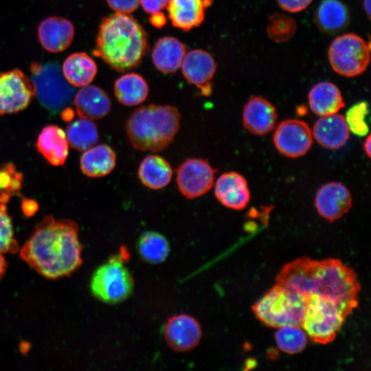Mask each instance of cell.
Returning a JSON list of instances; mask_svg holds the SVG:
<instances>
[{
	"label": "cell",
	"instance_id": "obj_1",
	"mask_svg": "<svg viewBox=\"0 0 371 371\" xmlns=\"http://www.w3.org/2000/svg\"><path fill=\"white\" fill-rule=\"evenodd\" d=\"M276 284L302 295L325 297L335 302L348 316L359 304L361 285L355 271L341 260L299 258L286 264Z\"/></svg>",
	"mask_w": 371,
	"mask_h": 371
},
{
	"label": "cell",
	"instance_id": "obj_2",
	"mask_svg": "<svg viewBox=\"0 0 371 371\" xmlns=\"http://www.w3.org/2000/svg\"><path fill=\"white\" fill-rule=\"evenodd\" d=\"M77 223L45 217L20 249L21 258L45 278L68 276L82 264V245Z\"/></svg>",
	"mask_w": 371,
	"mask_h": 371
},
{
	"label": "cell",
	"instance_id": "obj_3",
	"mask_svg": "<svg viewBox=\"0 0 371 371\" xmlns=\"http://www.w3.org/2000/svg\"><path fill=\"white\" fill-rule=\"evenodd\" d=\"M148 49L142 25L129 14L115 13L102 20L93 53L122 72L138 66Z\"/></svg>",
	"mask_w": 371,
	"mask_h": 371
},
{
	"label": "cell",
	"instance_id": "obj_4",
	"mask_svg": "<svg viewBox=\"0 0 371 371\" xmlns=\"http://www.w3.org/2000/svg\"><path fill=\"white\" fill-rule=\"evenodd\" d=\"M180 121L181 114L176 107L152 104L135 109L126 120L125 128L135 149L159 152L173 141Z\"/></svg>",
	"mask_w": 371,
	"mask_h": 371
},
{
	"label": "cell",
	"instance_id": "obj_5",
	"mask_svg": "<svg viewBox=\"0 0 371 371\" xmlns=\"http://www.w3.org/2000/svg\"><path fill=\"white\" fill-rule=\"evenodd\" d=\"M306 306L305 298L276 284L251 306L256 318L266 326L279 328L301 326Z\"/></svg>",
	"mask_w": 371,
	"mask_h": 371
},
{
	"label": "cell",
	"instance_id": "obj_6",
	"mask_svg": "<svg viewBox=\"0 0 371 371\" xmlns=\"http://www.w3.org/2000/svg\"><path fill=\"white\" fill-rule=\"evenodd\" d=\"M305 301L302 328L317 344L333 341L348 316L335 302L325 297L310 295Z\"/></svg>",
	"mask_w": 371,
	"mask_h": 371
},
{
	"label": "cell",
	"instance_id": "obj_7",
	"mask_svg": "<svg viewBox=\"0 0 371 371\" xmlns=\"http://www.w3.org/2000/svg\"><path fill=\"white\" fill-rule=\"evenodd\" d=\"M125 253L112 256L98 267L91 280L92 293L107 303H115L126 298L133 289L132 277L124 265Z\"/></svg>",
	"mask_w": 371,
	"mask_h": 371
},
{
	"label": "cell",
	"instance_id": "obj_8",
	"mask_svg": "<svg viewBox=\"0 0 371 371\" xmlns=\"http://www.w3.org/2000/svg\"><path fill=\"white\" fill-rule=\"evenodd\" d=\"M328 57L336 73L345 77H355L363 73L370 63V47L359 36L347 33L332 41Z\"/></svg>",
	"mask_w": 371,
	"mask_h": 371
},
{
	"label": "cell",
	"instance_id": "obj_9",
	"mask_svg": "<svg viewBox=\"0 0 371 371\" xmlns=\"http://www.w3.org/2000/svg\"><path fill=\"white\" fill-rule=\"evenodd\" d=\"M35 95L47 108L57 111L69 102L73 94L71 85L54 65L32 66Z\"/></svg>",
	"mask_w": 371,
	"mask_h": 371
},
{
	"label": "cell",
	"instance_id": "obj_10",
	"mask_svg": "<svg viewBox=\"0 0 371 371\" xmlns=\"http://www.w3.org/2000/svg\"><path fill=\"white\" fill-rule=\"evenodd\" d=\"M214 169L202 158H188L177 168L176 183L181 194L188 199L203 196L214 185Z\"/></svg>",
	"mask_w": 371,
	"mask_h": 371
},
{
	"label": "cell",
	"instance_id": "obj_11",
	"mask_svg": "<svg viewBox=\"0 0 371 371\" xmlns=\"http://www.w3.org/2000/svg\"><path fill=\"white\" fill-rule=\"evenodd\" d=\"M35 95L31 80L19 69L0 74V115L25 109Z\"/></svg>",
	"mask_w": 371,
	"mask_h": 371
},
{
	"label": "cell",
	"instance_id": "obj_12",
	"mask_svg": "<svg viewBox=\"0 0 371 371\" xmlns=\"http://www.w3.org/2000/svg\"><path fill=\"white\" fill-rule=\"evenodd\" d=\"M273 143L282 155L297 158L304 155L313 144V134L308 124L299 120L280 123L273 133Z\"/></svg>",
	"mask_w": 371,
	"mask_h": 371
},
{
	"label": "cell",
	"instance_id": "obj_13",
	"mask_svg": "<svg viewBox=\"0 0 371 371\" xmlns=\"http://www.w3.org/2000/svg\"><path fill=\"white\" fill-rule=\"evenodd\" d=\"M315 205L320 216L333 222L341 218L351 208V194L341 183H327L317 192Z\"/></svg>",
	"mask_w": 371,
	"mask_h": 371
},
{
	"label": "cell",
	"instance_id": "obj_14",
	"mask_svg": "<svg viewBox=\"0 0 371 371\" xmlns=\"http://www.w3.org/2000/svg\"><path fill=\"white\" fill-rule=\"evenodd\" d=\"M181 67L185 78L196 86L203 95H208L211 93L210 81L215 74L216 65L210 53L203 49H193L186 52Z\"/></svg>",
	"mask_w": 371,
	"mask_h": 371
},
{
	"label": "cell",
	"instance_id": "obj_15",
	"mask_svg": "<svg viewBox=\"0 0 371 371\" xmlns=\"http://www.w3.org/2000/svg\"><path fill=\"white\" fill-rule=\"evenodd\" d=\"M214 196L225 207L240 210L250 200L246 179L240 173L231 171L221 175L214 185Z\"/></svg>",
	"mask_w": 371,
	"mask_h": 371
},
{
	"label": "cell",
	"instance_id": "obj_16",
	"mask_svg": "<svg viewBox=\"0 0 371 371\" xmlns=\"http://www.w3.org/2000/svg\"><path fill=\"white\" fill-rule=\"evenodd\" d=\"M168 344L177 351H187L200 341L201 329L198 322L187 315H179L168 319L164 329Z\"/></svg>",
	"mask_w": 371,
	"mask_h": 371
},
{
	"label": "cell",
	"instance_id": "obj_17",
	"mask_svg": "<svg viewBox=\"0 0 371 371\" xmlns=\"http://www.w3.org/2000/svg\"><path fill=\"white\" fill-rule=\"evenodd\" d=\"M277 120L275 106L260 96L251 97L243 111V124L251 133L264 135L273 129Z\"/></svg>",
	"mask_w": 371,
	"mask_h": 371
},
{
	"label": "cell",
	"instance_id": "obj_18",
	"mask_svg": "<svg viewBox=\"0 0 371 371\" xmlns=\"http://www.w3.org/2000/svg\"><path fill=\"white\" fill-rule=\"evenodd\" d=\"M74 36L73 24L59 16L44 19L38 28V37L42 47L49 52L58 53L66 49Z\"/></svg>",
	"mask_w": 371,
	"mask_h": 371
},
{
	"label": "cell",
	"instance_id": "obj_19",
	"mask_svg": "<svg viewBox=\"0 0 371 371\" xmlns=\"http://www.w3.org/2000/svg\"><path fill=\"white\" fill-rule=\"evenodd\" d=\"M74 105L80 117L93 121L103 118L110 112L111 101L103 89L87 85L76 93Z\"/></svg>",
	"mask_w": 371,
	"mask_h": 371
},
{
	"label": "cell",
	"instance_id": "obj_20",
	"mask_svg": "<svg viewBox=\"0 0 371 371\" xmlns=\"http://www.w3.org/2000/svg\"><path fill=\"white\" fill-rule=\"evenodd\" d=\"M211 0H169L166 6L172 25L189 31L200 25Z\"/></svg>",
	"mask_w": 371,
	"mask_h": 371
},
{
	"label": "cell",
	"instance_id": "obj_21",
	"mask_svg": "<svg viewBox=\"0 0 371 371\" xmlns=\"http://www.w3.org/2000/svg\"><path fill=\"white\" fill-rule=\"evenodd\" d=\"M344 117L339 114L322 116L315 123L312 134L317 143L328 149H338L349 139Z\"/></svg>",
	"mask_w": 371,
	"mask_h": 371
},
{
	"label": "cell",
	"instance_id": "obj_22",
	"mask_svg": "<svg viewBox=\"0 0 371 371\" xmlns=\"http://www.w3.org/2000/svg\"><path fill=\"white\" fill-rule=\"evenodd\" d=\"M36 148L52 165H63L69 153V143L65 132L55 125L46 126L38 137Z\"/></svg>",
	"mask_w": 371,
	"mask_h": 371
},
{
	"label": "cell",
	"instance_id": "obj_23",
	"mask_svg": "<svg viewBox=\"0 0 371 371\" xmlns=\"http://www.w3.org/2000/svg\"><path fill=\"white\" fill-rule=\"evenodd\" d=\"M308 100L311 111L320 117L337 113L345 106L339 89L327 81L315 85L308 92Z\"/></svg>",
	"mask_w": 371,
	"mask_h": 371
},
{
	"label": "cell",
	"instance_id": "obj_24",
	"mask_svg": "<svg viewBox=\"0 0 371 371\" xmlns=\"http://www.w3.org/2000/svg\"><path fill=\"white\" fill-rule=\"evenodd\" d=\"M186 52V47L180 41L172 36H164L156 42L153 49V63L161 72L173 73L181 67Z\"/></svg>",
	"mask_w": 371,
	"mask_h": 371
},
{
	"label": "cell",
	"instance_id": "obj_25",
	"mask_svg": "<svg viewBox=\"0 0 371 371\" xmlns=\"http://www.w3.org/2000/svg\"><path fill=\"white\" fill-rule=\"evenodd\" d=\"M116 159L115 151L109 145H94L82 153L80 159V169L90 177H104L113 170Z\"/></svg>",
	"mask_w": 371,
	"mask_h": 371
},
{
	"label": "cell",
	"instance_id": "obj_26",
	"mask_svg": "<svg viewBox=\"0 0 371 371\" xmlns=\"http://www.w3.org/2000/svg\"><path fill=\"white\" fill-rule=\"evenodd\" d=\"M318 28L326 34H335L345 29L350 22L346 5L340 0H322L315 14Z\"/></svg>",
	"mask_w": 371,
	"mask_h": 371
},
{
	"label": "cell",
	"instance_id": "obj_27",
	"mask_svg": "<svg viewBox=\"0 0 371 371\" xmlns=\"http://www.w3.org/2000/svg\"><path fill=\"white\" fill-rule=\"evenodd\" d=\"M137 175L144 186L152 190H160L170 182L172 170L169 162L164 157L149 155L141 161Z\"/></svg>",
	"mask_w": 371,
	"mask_h": 371
},
{
	"label": "cell",
	"instance_id": "obj_28",
	"mask_svg": "<svg viewBox=\"0 0 371 371\" xmlns=\"http://www.w3.org/2000/svg\"><path fill=\"white\" fill-rule=\"evenodd\" d=\"M113 89L118 102L127 106L140 104L146 100L149 92L147 82L136 73H128L119 77Z\"/></svg>",
	"mask_w": 371,
	"mask_h": 371
},
{
	"label": "cell",
	"instance_id": "obj_29",
	"mask_svg": "<svg viewBox=\"0 0 371 371\" xmlns=\"http://www.w3.org/2000/svg\"><path fill=\"white\" fill-rule=\"evenodd\" d=\"M97 65L89 55L82 52L69 56L63 65V75L75 87L89 85L97 74Z\"/></svg>",
	"mask_w": 371,
	"mask_h": 371
},
{
	"label": "cell",
	"instance_id": "obj_30",
	"mask_svg": "<svg viewBox=\"0 0 371 371\" xmlns=\"http://www.w3.org/2000/svg\"><path fill=\"white\" fill-rule=\"evenodd\" d=\"M73 148L85 151L98 143L99 134L95 124L90 120L80 117L69 124L65 132Z\"/></svg>",
	"mask_w": 371,
	"mask_h": 371
},
{
	"label": "cell",
	"instance_id": "obj_31",
	"mask_svg": "<svg viewBox=\"0 0 371 371\" xmlns=\"http://www.w3.org/2000/svg\"><path fill=\"white\" fill-rule=\"evenodd\" d=\"M138 248L142 257L151 263L165 260L170 250L166 238L155 232L144 233L139 238Z\"/></svg>",
	"mask_w": 371,
	"mask_h": 371
},
{
	"label": "cell",
	"instance_id": "obj_32",
	"mask_svg": "<svg viewBox=\"0 0 371 371\" xmlns=\"http://www.w3.org/2000/svg\"><path fill=\"white\" fill-rule=\"evenodd\" d=\"M278 328L275 333V340L280 350L294 355L306 348L307 335L301 326L287 325Z\"/></svg>",
	"mask_w": 371,
	"mask_h": 371
},
{
	"label": "cell",
	"instance_id": "obj_33",
	"mask_svg": "<svg viewBox=\"0 0 371 371\" xmlns=\"http://www.w3.org/2000/svg\"><path fill=\"white\" fill-rule=\"evenodd\" d=\"M297 23L291 16L280 13L270 16L267 26L269 37L278 43L289 41L295 34Z\"/></svg>",
	"mask_w": 371,
	"mask_h": 371
},
{
	"label": "cell",
	"instance_id": "obj_34",
	"mask_svg": "<svg viewBox=\"0 0 371 371\" xmlns=\"http://www.w3.org/2000/svg\"><path fill=\"white\" fill-rule=\"evenodd\" d=\"M22 175L12 164L0 166V204H6L21 189Z\"/></svg>",
	"mask_w": 371,
	"mask_h": 371
},
{
	"label": "cell",
	"instance_id": "obj_35",
	"mask_svg": "<svg viewBox=\"0 0 371 371\" xmlns=\"http://www.w3.org/2000/svg\"><path fill=\"white\" fill-rule=\"evenodd\" d=\"M369 113L367 102H359L350 106L344 117L349 131L357 136H365L369 131L366 118Z\"/></svg>",
	"mask_w": 371,
	"mask_h": 371
},
{
	"label": "cell",
	"instance_id": "obj_36",
	"mask_svg": "<svg viewBox=\"0 0 371 371\" xmlns=\"http://www.w3.org/2000/svg\"><path fill=\"white\" fill-rule=\"evenodd\" d=\"M19 249L6 204H0V254L16 253Z\"/></svg>",
	"mask_w": 371,
	"mask_h": 371
},
{
	"label": "cell",
	"instance_id": "obj_37",
	"mask_svg": "<svg viewBox=\"0 0 371 371\" xmlns=\"http://www.w3.org/2000/svg\"><path fill=\"white\" fill-rule=\"evenodd\" d=\"M106 2L116 13L129 14L137 8L140 0H106Z\"/></svg>",
	"mask_w": 371,
	"mask_h": 371
},
{
	"label": "cell",
	"instance_id": "obj_38",
	"mask_svg": "<svg viewBox=\"0 0 371 371\" xmlns=\"http://www.w3.org/2000/svg\"><path fill=\"white\" fill-rule=\"evenodd\" d=\"M277 1L283 10L295 13L305 10L313 0H277Z\"/></svg>",
	"mask_w": 371,
	"mask_h": 371
},
{
	"label": "cell",
	"instance_id": "obj_39",
	"mask_svg": "<svg viewBox=\"0 0 371 371\" xmlns=\"http://www.w3.org/2000/svg\"><path fill=\"white\" fill-rule=\"evenodd\" d=\"M168 1L169 0H140L139 4H141L146 12L150 14L154 12H159L165 8L168 5Z\"/></svg>",
	"mask_w": 371,
	"mask_h": 371
},
{
	"label": "cell",
	"instance_id": "obj_40",
	"mask_svg": "<svg viewBox=\"0 0 371 371\" xmlns=\"http://www.w3.org/2000/svg\"><path fill=\"white\" fill-rule=\"evenodd\" d=\"M149 21L154 27L161 28L166 25L167 19L166 16L159 11L150 14Z\"/></svg>",
	"mask_w": 371,
	"mask_h": 371
},
{
	"label": "cell",
	"instance_id": "obj_41",
	"mask_svg": "<svg viewBox=\"0 0 371 371\" xmlns=\"http://www.w3.org/2000/svg\"><path fill=\"white\" fill-rule=\"evenodd\" d=\"M22 206L23 212L28 215H31L34 213L38 208L37 203L34 201L30 199L24 200L23 201Z\"/></svg>",
	"mask_w": 371,
	"mask_h": 371
},
{
	"label": "cell",
	"instance_id": "obj_42",
	"mask_svg": "<svg viewBox=\"0 0 371 371\" xmlns=\"http://www.w3.org/2000/svg\"><path fill=\"white\" fill-rule=\"evenodd\" d=\"M370 142H371L370 135H368L367 137L366 138L363 144V151L365 152V153L367 155L368 157H370V152H371L370 151V146H371Z\"/></svg>",
	"mask_w": 371,
	"mask_h": 371
},
{
	"label": "cell",
	"instance_id": "obj_43",
	"mask_svg": "<svg viewBox=\"0 0 371 371\" xmlns=\"http://www.w3.org/2000/svg\"><path fill=\"white\" fill-rule=\"evenodd\" d=\"M7 269V262L3 254H0V280L4 276Z\"/></svg>",
	"mask_w": 371,
	"mask_h": 371
},
{
	"label": "cell",
	"instance_id": "obj_44",
	"mask_svg": "<svg viewBox=\"0 0 371 371\" xmlns=\"http://www.w3.org/2000/svg\"><path fill=\"white\" fill-rule=\"evenodd\" d=\"M363 8L365 9L367 15L370 18V0H363Z\"/></svg>",
	"mask_w": 371,
	"mask_h": 371
}]
</instances>
